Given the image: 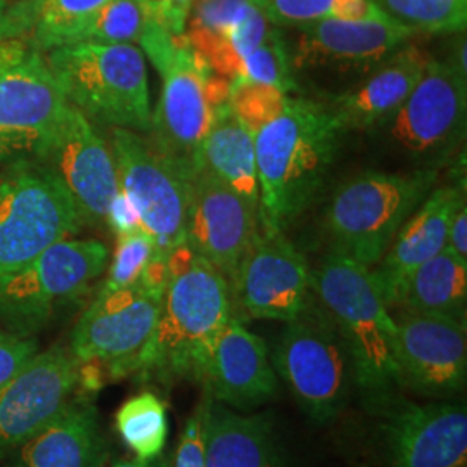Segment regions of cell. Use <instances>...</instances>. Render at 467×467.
Listing matches in <instances>:
<instances>
[{"instance_id": "1", "label": "cell", "mask_w": 467, "mask_h": 467, "mask_svg": "<svg viewBox=\"0 0 467 467\" xmlns=\"http://www.w3.org/2000/svg\"><path fill=\"white\" fill-rule=\"evenodd\" d=\"M167 265L160 318L134 374L163 384L200 383L215 336L235 316L231 285L187 243L168 254Z\"/></svg>"}, {"instance_id": "2", "label": "cell", "mask_w": 467, "mask_h": 467, "mask_svg": "<svg viewBox=\"0 0 467 467\" xmlns=\"http://www.w3.org/2000/svg\"><path fill=\"white\" fill-rule=\"evenodd\" d=\"M345 134L329 106L289 99L281 117L254 137L260 229L284 233L317 198Z\"/></svg>"}, {"instance_id": "3", "label": "cell", "mask_w": 467, "mask_h": 467, "mask_svg": "<svg viewBox=\"0 0 467 467\" xmlns=\"http://www.w3.org/2000/svg\"><path fill=\"white\" fill-rule=\"evenodd\" d=\"M310 287L347 343L355 384L368 405L376 407L395 397L403 388L397 360V322L374 272L333 251L310 274Z\"/></svg>"}, {"instance_id": "4", "label": "cell", "mask_w": 467, "mask_h": 467, "mask_svg": "<svg viewBox=\"0 0 467 467\" xmlns=\"http://www.w3.org/2000/svg\"><path fill=\"white\" fill-rule=\"evenodd\" d=\"M139 42L163 80L148 135L168 160L192 179L215 108L227 102L229 82L212 77V67L185 35L175 36L150 17L144 19Z\"/></svg>"}, {"instance_id": "5", "label": "cell", "mask_w": 467, "mask_h": 467, "mask_svg": "<svg viewBox=\"0 0 467 467\" xmlns=\"http://www.w3.org/2000/svg\"><path fill=\"white\" fill-rule=\"evenodd\" d=\"M46 61L67 102L87 119L150 134L148 67L134 44L78 42L46 52Z\"/></svg>"}, {"instance_id": "6", "label": "cell", "mask_w": 467, "mask_h": 467, "mask_svg": "<svg viewBox=\"0 0 467 467\" xmlns=\"http://www.w3.org/2000/svg\"><path fill=\"white\" fill-rule=\"evenodd\" d=\"M436 171L412 175L368 171L341 185L327 210L334 251L374 267L424 198L433 191Z\"/></svg>"}, {"instance_id": "7", "label": "cell", "mask_w": 467, "mask_h": 467, "mask_svg": "<svg viewBox=\"0 0 467 467\" xmlns=\"http://www.w3.org/2000/svg\"><path fill=\"white\" fill-rule=\"evenodd\" d=\"M285 324L274 368L303 412L327 424L341 414L355 383L350 351L322 305L308 301L300 316Z\"/></svg>"}, {"instance_id": "8", "label": "cell", "mask_w": 467, "mask_h": 467, "mask_svg": "<svg viewBox=\"0 0 467 467\" xmlns=\"http://www.w3.org/2000/svg\"><path fill=\"white\" fill-rule=\"evenodd\" d=\"M84 225L63 184L32 158L0 173V277L34 262Z\"/></svg>"}, {"instance_id": "9", "label": "cell", "mask_w": 467, "mask_h": 467, "mask_svg": "<svg viewBox=\"0 0 467 467\" xmlns=\"http://www.w3.org/2000/svg\"><path fill=\"white\" fill-rule=\"evenodd\" d=\"M109 250L96 239H65L34 262L0 277V324L30 337L67 303L80 298L108 267Z\"/></svg>"}, {"instance_id": "10", "label": "cell", "mask_w": 467, "mask_h": 467, "mask_svg": "<svg viewBox=\"0 0 467 467\" xmlns=\"http://www.w3.org/2000/svg\"><path fill=\"white\" fill-rule=\"evenodd\" d=\"M111 150L119 191L132 204L140 231L152 239L156 254L168 258L185 243L192 179L156 148L150 135L113 129Z\"/></svg>"}, {"instance_id": "11", "label": "cell", "mask_w": 467, "mask_h": 467, "mask_svg": "<svg viewBox=\"0 0 467 467\" xmlns=\"http://www.w3.org/2000/svg\"><path fill=\"white\" fill-rule=\"evenodd\" d=\"M163 293L140 279L123 289L98 293L78 318L67 347L78 366H96L109 379L134 374L139 355L156 329Z\"/></svg>"}, {"instance_id": "12", "label": "cell", "mask_w": 467, "mask_h": 467, "mask_svg": "<svg viewBox=\"0 0 467 467\" xmlns=\"http://www.w3.org/2000/svg\"><path fill=\"white\" fill-rule=\"evenodd\" d=\"M67 104L44 52L26 38L0 42V160L32 158Z\"/></svg>"}, {"instance_id": "13", "label": "cell", "mask_w": 467, "mask_h": 467, "mask_svg": "<svg viewBox=\"0 0 467 467\" xmlns=\"http://www.w3.org/2000/svg\"><path fill=\"white\" fill-rule=\"evenodd\" d=\"M32 160L63 184L88 225L108 222L119 192L113 150L92 121L71 104L56 121Z\"/></svg>"}, {"instance_id": "14", "label": "cell", "mask_w": 467, "mask_h": 467, "mask_svg": "<svg viewBox=\"0 0 467 467\" xmlns=\"http://www.w3.org/2000/svg\"><path fill=\"white\" fill-rule=\"evenodd\" d=\"M372 409L381 416L386 467H467L464 403L395 395Z\"/></svg>"}, {"instance_id": "15", "label": "cell", "mask_w": 467, "mask_h": 467, "mask_svg": "<svg viewBox=\"0 0 467 467\" xmlns=\"http://www.w3.org/2000/svg\"><path fill=\"white\" fill-rule=\"evenodd\" d=\"M395 322L403 388L436 400L462 393L467 379L466 322L405 308Z\"/></svg>"}, {"instance_id": "16", "label": "cell", "mask_w": 467, "mask_h": 467, "mask_svg": "<svg viewBox=\"0 0 467 467\" xmlns=\"http://www.w3.org/2000/svg\"><path fill=\"white\" fill-rule=\"evenodd\" d=\"M229 285L234 312L250 318L291 322L310 301L306 262L284 233L260 229Z\"/></svg>"}, {"instance_id": "17", "label": "cell", "mask_w": 467, "mask_h": 467, "mask_svg": "<svg viewBox=\"0 0 467 467\" xmlns=\"http://www.w3.org/2000/svg\"><path fill=\"white\" fill-rule=\"evenodd\" d=\"M80 368L67 347L54 345L0 384V455L17 451L71 400Z\"/></svg>"}, {"instance_id": "18", "label": "cell", "mask_w": 467, "mask_h": 467, "mask_svg": "<svg viewBox=\"0 0 467 467\" xmlns=\"http://www.w3.org/2000/svg\"><path fill=\"white\" fill-rule=\"evenodd\" d=\"M466 109V75L451 61L431 59L410 96L384 121L386 134L407 154L433 156L459 139Z\"/></svg>"}, {"instance_id": "19", "label": "cell", "mask_w": 467, "mask_h": 467, "mask_svg": "<svg viewBox=\"0 0 467 467\" xmlns=\"http://www.w3.org/2000/svg\"><path fill=\"white\" fill-rule=\"evenodd\" d=\"M260 233V213L208 170L198 168L185 243L229 281Z\"/></svg>"}, {"instance_id": "20", "label": "cell", "mask_w": 467, "mask_h": 467, "mask_svg": "<svg viewBox=\"0 0 467 467\" xmlns=\"http://www.w3.org/2000/svg\"><path fill=\"white\" fill-rule=\"evenodd\" d=\"M289 52L293 69L368 73L412 38L414 34L391 19L343 21L326 17L298 28Z\"/></svg>"}, {"instance_id": "21", "label": "cell", "mask_w": 467, "mask_h": 467, "mask_svg": "<svg viewBox=\"0 0 467 467\" xmlns=\"http://www.w3.org/2000/svg\"><path fill=\"white\" fill-rule=\"evenodd\" d=\"M200 384L213 400L239 412H251L279 393V378L268 360L265 341L235 316L215 336Z\"/></svg>"}, {"instance_id": "22", "label": "cell", "mask_w": 467, "mask_h": 467, "mask_svg": "<svg viewBox=\"0 0 467 467\" xmlns=\"http://www.w3.org/2000/svg\"><path fill=\"white\" fill-rule=\"evenodd\" d=\"M461 202H464L461 189L440 187L431 191L403 222L374 272L388 306H399L410 275L445 250L451 215Z\"/></svg>"}, {"instance_id": "23", "label": "cell", "mask_w": 467, "mask_h": 467, "mask_svg": "<svg viewBox=\"0 0 467 467\" xmlns=\"http://www.w3.org/2000/svg\"><path fill=\"white\" fill-rule=\"evenodd\" d=\"M204 395V467H293L272 416L239 412Z\"/></svg>"}, {"instance_id": "24", "label": "cell", "mask_w": 467, "mask_h": 467, "mask_svg": "<svg viewBox=\"0 0 467 467\" xmlns=\"http://www.w3.org/2000/svg\"><path fill=\"white\" fill-rule=\"evenodd\" d=\"M433 57L418 46H401L355 90L329 106L343 130H364L391 117L422 78Z\"/></svg>"}, {"instance_id": "25", "label": "cell", "mask_w": 467, "mask_h": 467, "mask_svg": "<svg viewBox=\"0 0 467 467\" xmlns=\"http://www.w3.org/2000/svg\"><path fill=\"white\" fill-rule=\"evenodd\" d=\"M16 451L15 467H104L108 443L96 405L71 399Z\"/></svg>"}, {"instance_id": "26", "label": "cell", "mask_w": 467, "mask_h": 467, "mask_svg": "<svg viewBox=\"0 0 467 467\" xmlns=\"http://www.w3.org/2000/svg\"><path fill=\"white\" fill-rule=\"evenodd\" d=\"M198 168L208 170L260 213L254 137L234 115L227 102L215 108L212 127L201 146Z\"/></svg>"}, {"instance_id": "27", "label": "cell", "mask_w": 467, "mask_h": 467, "mask_svg": "<svg viewBox=\"0 0 467 467\" xmlns=\"http://www.w3.org/2000/svg\"><path fill=\"white\" fill-rule=\"evenodd\" d=\"M466 303L467 262L443 250L410 275L399 306L466 322Z\"/></svg>"}, {"instance_id": "28", "label": "cell", "mask_w": 467, "mask_h": 467, "mask_svg": "<svg viewBox=\"0 0 467 467\" xmlns=\"http://www.w3.org/2000/svg\"><path fill=\"white\" fill-rule=\"evenodd\" d=\"M117 431L140 461L163 453L168 440L167 405L152 391H142L118 409Z\"/></svg>"}, {"instance_id": "29", "label": "cell", "mask_w": 467, "mask_h": 467, "mask_svg": "<svg viewBox=\"0 0 467 467\" xmlns=\"http://www.w3.org/2000/svg\"><path fill=\"white\" fill-rule=\"evenodd\" d=\"M109 0H40L26 40L40 52L78 44L87 26Z\"/></svg>"}, {"instance_id": "30", "label": "cell", "mask_w": 467, "mask_h": 467, "mask_svg": "<svg viewBox=\"0 0 467 467\" xmlns=\"http://www.w3.org/2000/svg\"><path fill=\"white\" fill-rule=\"evenodd\" d=\"M384 16L412 34H464L467 0H372Z\"/></svg>"}, {"instance_id": "31", "label": "cell", "mask_w": 467, "mask_h": 467, "mask_svg": "<svg viewBox=\"0 0 467 467\" xmlns=\"http://www.w3.org/2000/svg\"><path fill=\"white\" fill-rule=\"evenodd\" d=\"M253 9L251 0H192L185 36L204 59Z\"/></svg>"}, {"instance_id": "32", "label": "cell", "mask_w": 467, "mask_h": 467, "mask_svg": "<svg viewBox=\"0 0 467 467\" xmlns=\"http://www.w3.org/2000/svg\"><path fill=\"white\" fill-rule=\"evenodd\" d=\"M289 96L274 85L260 84L246 78H235L229 82L227 104L237 119L256 134L275 118L281 117L287 104Z\"/></svg>"}, {"instance_id": "33", "label": "cell", "mask_w": 467, "mask_h": 467, "mask_svg": "<svg viewBox=\"0 0 467 467\" xmlns=\"http://www.w3.org/2000/svg\"><path fill=\"white\" fill-rule=\"evenodd\" d=\"M268 30L267 19L254 7L248 16L218 42L204 61L217 77L233 82L239 75L243 61L264 42Z\"/></svg>"}, {"instance_id": "34", "label": "cell", "mask_w": 467, "mask_h": 467, "mask_svg": "<svg viewBox=\"0 0 467 467\" xmlns=\"http://www.w3.org/2000/svg\"><path fill=\"white\" fill-rule=\"evenodd\" d=\"M237 78L274 85L285 94L295 90L291 56L283 35L270 28L264 42L243 61Z\"/></svg>"}, {"instance_id": "35", "label": "cell", "mask_w": 467, "mask_h": 467, "mask_svg": "<svg viewBox=\"0 0 467 467\" xmlns=\"http://www.w3.org/2000/svg\"><path fill=\"white\" fill-rule=\"evenodd\" d=\"M144 28V13L137 0H109L87 26L80 42L134 44Z\"/></svg>"}, {"instance_id": "36", "label": "cell", "mask_w": 467, "mask_h": 467, "mask_svg": "<svg viewBox=\"0 0 467 467\" xmlns=\"http://www.w3.org/2000/svg\"><path fill=\"white\" fill-rule=\"evenodd\" d=\"M154 254L156 246L148 234L137 231L118 235L115 256L99 293H111L137 283Z\"/></svg>"}, {"instance_id": "37", "label": "cell", "mask_w": 467, "mask_h": 467, "mask_svg": "<svg viewBox=\"0 0 467 467\" xmlns=\"http://www.w3.org/2000/svg\"><path fill=\"white\" fill-rule=\"evenodd\" d=\"M267 21L301 28L331 16L333 0H251Z\"/></svg>"}, {"instance_id": "38", "label": "cell", "mask_w": 467, "mask_h": 467, "mask_svg": "<svg viewBox=\"0 0 467 467\" xmlns=\"http://www.w3.org/2000/svg\"><path fill=\"white\" fill-rule=\"evenodd\" d=\"M204 395L185 422L170 467H204Z\"/></svg>"}, {"instance_id": "39", "label": "cell", "mask_w": 467, "mask_h": 467, "mask_svg": "<svg viewBox=\"0 0 467 467\" xmlns=\"http://www.w3.org/2000/svg\"><path fill=\"white\" fill-rule=\"evenodd\" d=\"M38 351L34 337L0 331V384L15 376Z\"/></svg>"}, {"instance_id": "40", "label": "cell", "mask_w": 467, "mask_h": 467, "mask_svg": "<svg viewBox=\"0 0 467 467\" xmlns=\"http://www.w3.org/2000/svg\"><path fill=\"white\" fill-rule=\"evenodd\" d=\"M191 4L192 0H154L150 9L142 13L146 17L156 19L170 34L181 36L185 35Z\"/></svg>"}, {"instance_id": "41", "label": "cell", "mask_w": 467, "mask_h": 467, "mask_svg": "<svg viewBox=\"0 0 467 467\" xmlns=\"http://www.w3.org/2000/svg\"><path fill=\"white\" fill-rule=\"evenodd\" d=\"M32 30V17L25 5L0 0V42L5 38H26Z\"/></svg>"}, {"instance_id": "42", "label": "cell", "mask_w": 467, "mask_h": 467, "mask_svg": "<svg viewBox=\"0 0 467 467\" xmlns=\"http://www.w3.org/2000/svg\"><path fill=\"white\" fill-rule=\"evenodd\" d=\"M329 17L343 21H372L386 16L372 0H333Z\"/></svg>"}, {"instance_id": "43", "label": "cell", "mask_w": 467, "mask_h": 467, "mask_svg": "<svg viewBox=\"0 0 467 467\" xmlns=\"http://www.w3.org/2000/svg\"><path fill=\"white\" fill-rule=\"evenodd\" d=\"M118 235L123 234L137 233L140 231V223L135 213L132 204L123 196V192H118L117 200L113 201V206L109 210L108 222H106Z\"/></svg>"}, {"instance_id": "44", "label": "cell", "mask_w": 467, "mask_h": 467, "mask_svg": "<svg viewBox=\"0 0 467 467\" xmlns=\"http://www.w3.org/2000/svg\"><path fill=\"white\" fill-rule=\"evenodd\" d=\"M445 250L455 254L461 260L467 262V208L466 201L459 204L455 213L451 215L449 233H447V244Z\"/></svg>"}, {"instance_id": "45", "label": "cell", "mask_w": 467, "mask_h": 467, "mask_svg": "<svg viewBox=\"0 0 467 467\" xmlns=\"http://www.w3.org/2000/svg\"><path fill=\"white\" fill-rule=\"evenodd\" d=\"M111 467H170V459L163 455L152 459V461H140V459H119Z\"/></svg>"}, {"instance_id": "46", "label": "cell", "mask_w": 467, "mask_h": 467, "mask_svg": "<svg viewBox=\"0 0 467 467\" xmlns=\"http://www.w3.org/2000/svg\"><path fill=\"white\" fill-rule=\"evenodd\" d=\"M137 2H139V5H140V9H142V11H148L150 5L154 4V0H137Z\"/></svg>"}, {"instance_id": "47", "label": "cell", "mask_w": 467, "mask_h": 467, "mask_svg": "<svg viewBox=\"0 0 467 467\" xmlns=\"http://www.w3.org/2000/svg\"><path fill=\"white\" fill-rule=\"evenodd\" d=\"M13 4H23V2H36V0H11Z\"/></svg>"}]
</instances>
